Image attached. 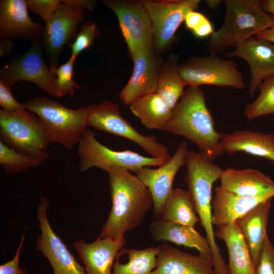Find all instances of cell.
I'll list each match as a JSON object with an SVG mask.
<instances>
[{
	"label": "cell",
	"instance_id": "1",
	"mask_svg": "<svg viewBox=\"0 0 274 274\" xmlns=\"http://www.w3.org/2000/svg\"><path fill=\"white\" fill-rule=\"evenodd\" d=\"M108 173L112 207L98 237L120 240L142 223L153 201L149 190L136 175L122 168Z\"/></svg>",
	"mask_w": 274,
	"mask_h": 274
},
{
	"label": "cell",
	"instance_id": "2",
	"mask_svg": "<svg viewBox=\"0 0 274 274\" xmlns=\"http://www.w3.org/2000/svg\"><path fill=\"white\" fill-rule=\"evenodd\" d=\"M164 131L193 142L200 152L213 160L223 154L220 145L223 133L216 131L212 115L200 87L188 88L172 112Z\"/></svg>",
	"mask_w": 274,
	"mask_h": 274
},
{
	"label": "cell",
	"instance_id": "3",
	"mask_svg": "<svg viewBox=\"0 0 274 274\" xmlns=\"http://www.w3.org/2000/svg\"><path fill=\"white\" fill-rule=\"evenodd\" d=\"M185 164V181L196 214L203 228L211 252L215 274H229L228 266L216 244L212 221V188L220 180L222 169L206 155L189 151Z\"/></svg>",
	"mask_w": 274,
	"mask_h": 274
},
{
	"label": "cell",
	"instance_id": "4",
	"mask_svg": "<svg viewBox=\"0 0 274 274\" xmlns=\"http://www.w3.org/2000/svg\"><path fill=\"white\" fill-rule=\"evenodd\" d=\"M225 4L223 23L208 42L211 54L235 47L274 24V17L263 10L259 1L226 0Z\"/></svg>",
	"mask_w": 274,
	"mask_h": 274
},
{
	"label": "cell",
	"instance_id": "5",
	"mask_svg": "<svg viewBox=\"0 0 274 274\" xmlns=\"http://www.w3.org/2000/svg\"><path fill=\"white\" fill-rule=\"evenodd\" d=\"M23 104L42 121L51 143L72 150L87 129L89 107L71 109L45 96H37Z\"/></svg>",
	"mask_w": 274,
	"mask_h": 274
},
{
	"label": "cell",
	"instance_id": "6",
	"mask_svg": "<svg viewBox=\"0 0 274 274\" xmlns=\"http://www.w3.org/2000/svg\"><path fill=\"white\" fill-rule=\"evenodd\" d=\"M0 141L11 148L41 163L49 156L48 132L38 116L26 109L0 111Z\"/></svg>",
	"mask_w": 274,
	"mask_h": 274
},
{
	"label": "cell",
	"instance_id": "7",
	"mask_svg": "<svg viewBox=\"0 0 274 274\" xmlns=\"http://www.w3.org/2000/svg\"><path fill=\"white\" fill-rule=\"evenodd\" d=\"M78 145L79 168L82 172L95 167L107 173L118 168L135 173L144 167L160 166L166 162L130 150H112L100 143L96 139L95 133L88 128Z\"/></svg>",
	"mask_w": 274,
	"mask_h": 274
},
{
	"label": "cell",
	"instance_id": "8",
	"mask_svg": "<svg viewBox=\"0 0 274 274\" xmlns=\"http://www.w3.org/2000/svg\"><path fill=\"white\" fill-rule=\"evenodd\" d=\"M89 107L88 127L129 140L141 147L151 157L167 161V148L154 135L146 136L138 131L120 114L119 106L107 100Z\"/></svg>",
	"mask_w": 274,
	"mask_h": 274
},
{
	"label": "cell",
	"instance_id": "9",
	"mask_svg": "<svg viewBox=\"0 0 274 274\" xmlns=\"http://www.w3.org/2000/svg\"><path fill=\"white\" fill-rule=\"evenodd\" d=\"M178 70L185 86L188 87L210 85L237 89L245 87L243 76L235 62L217 54L192 57L179 64Z\"/></svg>",
	"mask_w": 274,
	"mask_h": 274
},
{
	"label": "cell",
	"instance_id": "10",
	"mask_svg": "<svg viewBox=\"0 0 274 274\" xmlns=\"http://www.w3.org/2000/svg\"><path fill=\"white\" fill-rule=\"evenodd\" d=\"M43 49L41 37L34 40L23 54L1 67L0 81L11 88L18 81L31 82L49 95L58 97L54 77L46 63Z\"/></svg>",
	"mask_w": 274,
	"mask_h": 274
},
{
	"label": "cell",
	"instance_id": "11",
	"mask_svg": "<svg viewBox=\"0 0 274 274\" xmlns=\"http://www.w3.org/2000/svg\"><path fill=\"white\" fill-rule=\"evenodd\" d=\"M141 3L150 18L153 43L159 51L167 48L175 39L176 32L184 21L187 14L196 10L199 0H142Z\"/></svg>",
	"mask_w": 274,
	"mask_h": 274
},
{
	"label": "cell",
	"instance_id": "12",
	"mask_svg": "<svg viewBox=\"0 0 274 274\" xmlns=\"http://www.w3.org/2000/svg\"><path fill=\"white\" fill-rule=\"evenodd\" d=\"M102 3L116 16L131 56L154 46L151 21L140 1L107 0Z\"/></svg>",
	"mask_w": 274,
	"mask_h": 274
},
{
	"label": "cell",
	"instance_id": "13",
	"mask_svg": "<svg viewBox=\"0 0 274 274\" xmlns=\"http://www.w3.org/2000/svg\"><path fill=\"white\" fill-rule=\"evenodd\" d=\"M84 14V11L74 9L62 2L45 22L41 38L50 69L58 66L62 50L75 39Z\"/></svg>",
	"mask_w": 274,
	"mask_h": 274
},
{
	"label": "cell",
	"instance_id": "14",
	"mask_svg": "<svg viewBox=\"0 0 274 274\" xmlns=\"http://www.w3.org/2000/svg\"><path fill=\"white\" fill-rule=\"evenodd\" d=\"M48 200L42 197L37 211L40 234L36 241V247L48 260L53 274H86L84 267L53 230L49 221Z\"/></svg>",
	"mask_w": 274,
	"mask_h": 274
},
{
	"label": "cell",
	"instance_id": "15",
	"mask_svg": "<svg viewBox=\"0 0 274 274\" xmlns=\"http://www.w3.org/2000/svg\"><path fill=\"white\" fill-rule=\"evenodd\" d=\"M188 152L186 142H182L173 156L157 168L143 167L135 175L149 190L153 201L155 220L160 219L164 204L172 190L175 177L185 164Z\"/></svg>",
	"mask_w": 274,
	"mask_h": 274
},
{
	"label": "cell",
	"instance_id": "16",
	"mask_svg": "<svg viewBox=\"0 0 274 274\" xmlns=\"http://www.w3.org/2000/svg\"><path fill=\"white\" fill-rule=\"evenodd\" d=\"M154 47L141 50L131 56L132 73L119 93L120 99L126 106H129L138 98L156 92L160 70Z\"/></svg>",
	"mask_w": 274,
	"mask_h": 274
},
{
	"label": "cell",
	"instance_id": "17",
	"mask_svg": "<svg viewBox=\"0 0 274 274\" xmlns=\"http://www.w3.org/2000/svg\"><path fill=\"white\" fill-rule=\"evenodd\" d=\"M225 54L230 57L241 58L249 65V93L251 97L265 79L274 75V44L268 41L252 37Z\"/></svg>",
	"mask_w": 274,
	"mask_h": 274
},
{
	"label": "cell",
	"instance_id": "18",
	"mask_svg": "<svg viewBox=\"0 0 274 274\" xmlns=\"http://www.w3.org/2000/svg\"><path fill=\"white\" fill-rule=\"evenodd\" d=\"M44 27L29 17L26 0L0 1V37L10 39L35 40Z\"/></svg>",
	"mask_w": 274,
	"mask_h": 274
},
{
	"label": "cell",
	"instance_id": "19",
	"mask_svg": "<svg viewBox=\"0 0 274 274\" xmlns=\"http://www.w3.org/2000/svg\"><path fill=\"white\" fill-rule=\"evenodd\" d=\"M158 247L156 266L150 274H215L209 256L188 254L165 243Z\"/></svg>",
	"mask_w": 274,
	"mask_h": 274
},
{
	"label": "cell",
	"instance_id": "20",
	"mask_svg": "<svg viewBox=\"0 0 274 274\" xmlns=\"http://www.w3.org/2000/svg\"><path fill=\"white\" fill-rule=\"evenodd\" d=\"M125 243V238L114 240L98 237L90 243L77 240L73 247L83 262L86 274H112L116 256Z\"/></svg>",
	"mask_w": 274,
	"mask_h": 274
},
{
	"label": "cell",
	"instance_id": "21",
	"mask_svg": "<svg viewBox=\"0 0 274 274\" xmlns=\"http://www.w3.org/2000/svg\"><path fill=\"white\" fill-rule=\"evenodd\" d=\"M273 197V194L256 197L241 196L218 186L212 201L213 224L220 226L233 223L258 204Z\"/></svg>",
	"mask_w": 274,
	"mask_h": 274
},
{
	"label": "cell",
	"instance_id": "22",
	"mask_svg": "<svg viewBox=\"0 0 274 274\" xmlns=\"http://www.w3.org/2000/svg\"><path fill=\"white\" fill-rule=\"evenodd\" d=\"M220 180L221 186L238 195L256 197L274 195V180L257 169H223Z\"/></svg>",
	"mask_w": 274,
	"mask_h": 274
},
{
	"label": "cell",
	"instance_id": "23",
	"mask_svg": "<svg viewBox=\"0 0 274 274\" xmlns=\"http://www.w3.org/2000/svg\"><path fill=\"white\" fill-rule=\"evenodd\" d=\"M222 153L243 152L264 158L274 165V134L246 130L223 133L220 142Z\"/></svg>",
	"mask_w": 274,
	"mask_h": 274
},
{
	"label": "cell",
	"instance_id": "24",
	"mask_svg": "<svg viewBox=\"0 0 274 274\" xmlns=\"http://www.w3.org/2000/svg\"><path fill=\"white\" fill-rule=\"evenodd\" d=\"M272 199L262 202L235 223L239 228L255 265L266 237Z\"/></svg>",
	"mask_w": 274,
	"mask_h": 274
},
{
	"label": "cell",
	"instance_id": "25",
	"mask_svg": "<svg viewBox=\"0 0 274 274\" xmlns=\"http://www.w3.org/2000/svg\"><path fill=\"white\" fill-rule=\"evenodd\" d=\"M149 232L156 241H168L177 245L195 248L199 254L209 256L212 259L207 239L196 230L194 227L163 219H156L151 223Z\"/></svg>",
	"mask_w": 274,
	"mask_h": 274
},
{
	"label": "cell",
	"instance_id": "26",
	"mask_svg": "<svg viewBox=\"0 0 274 274\" xmlns=\"http://www.w3.org/2000/svg\"><path fill=\"white\" fill-rule=\"evenodd\" d=\"M215 234L226 246L229 274H256L255 265L248 248L235 222L217 226Z\"/></svg>",
	"mask_w": 274,
	"mask_h": 274
},
{
	"label": "cell",
	"instance_id": "27",
	"mask_svg": "<svg viewBox=\"0 0 274 274\" xmlns=\"http://www.w3.org/2000/svg\"><path fill=\"white\" fill-rule=\"evenodd\" d=\"M129 108L143 125L150 129L164 130L173 112V110L156 92L138 98Z\"/></svg>",
	"mask_w": 274,
	"mask_h": 274
},
{
	"label": "cell",
	"instance_id": "28",
	"mask_svg": "<svg viewBox=\"0 0 274 274\" xmlns=\"http://www.w3.org/2000/svg\"><path fill=\"white\" fill-rule=\"evenodd\" d=\"M160 219L194 227L199 219L188 191L181 188L173 189Z\"/></svg>",
	"mask_w": 274,
	"mask_h": 274
},
{
	"label": "cell",
	"instance_id": "29",
	"mask_svg": "<svg viewBox=\"0 0 274 274\" xmlns=\"http://www.w3.org/2000/svg\"><path fill=\"white\" fill-rule=\"evenodd\" d=\"M178 58L173 56L160 70L156 93L173 110L184 94L185 86L178 70Z\"/></svg>",
	"mask_w": 274,
	"mask_h": 274
},
{
	"label": "cell",
	"instance_id": "30",
	"mask_svg": "<svg viewBox=\"0 0 274 274\" xmlns=\"http://www.w3.org/2000/svg\"><path fill=\"white\" fill-rule=\"evenodd\" d=\"M127 262L122 263L117 256L115 259L112 274H150L157 264L158 247L140 250L124 249Z\"/></svg>",
	"mask_w": 274,
	"mask_h": 274
},
{
	"label": "cell",
	"instance_id": "31",
	"mask_svg": "<svg viewBox=\"0 0 274 274\" xmlns=\"http://www.w3.org/2000/svg\"><path fill=\"white\" fill-rule=\"evenodd\" d=\"M259 94L244 109L249 120L269 114L274 115V75L265 79L259 85Z\"/></svg>",
	"mask_w": 274,
	"mask_h": 274
},
{
	"label": "cell",
	"instance_id": "32",
	"mask_svg": "<svg viewBox=\"0 0 274 274\" xmlns=\"http://www.w3.org/2000/svg\"><path fill=\"white\" fill-rule=\"evenodd\" d=\"M39 161L15 150L0 141V164L8 174L16 175L40 166Z\"/></svg>",
	"mask_w": 274,
	"mask_h": 274
},
{
	"label": "cell",
	"instance_id": "33",
	"mask_svg": "<svg viewBox=\"0 0 274 274\" xmlns=\"http://www.w3.org/2000/svg\"><path fill=\"white\" fill-rule=\"evenodd\" d=\"M76 59L70 56L63 64L51 69L54 77V84L58 97L66 95L73 96L75 94V91L80 88V86L73 78Z\"/></svg>",
	"mask_w": 274,
	"mask_h": 274
},
{
	"label": "cell",
	"instance_id": "34",
	"mask_svg": "<svg viewBox=\"0 0 274 274\" xmlns=\"http://www.w3.org/2000/svg\"><path fill=\"white\" fill-rule=\"evenodd\" d=\"M99 34V30L94 22L84 23L73 42L68 46L71 50V57L76 59L80 54L92 46Z\"/></svg>",
	"mask_w": 274,
	"mask_h": 274
},
{
	"label": "cell",
	"instance_id": "35",
	"mask_svg": "<svg viewBox=\"0 0 274 274\" xmlns=\"http://www.w3.org/2000/svg\"><path fill=\"white\" fill-rule=\"evenodd\" d=\"M184 22L186 27L198 38L211 37L215 31L213 25L208 17L196 10L188 12Z\"/></svg>",
	"mask_w": 274,
	"mask_h": 274
},
{
	"label": "cell",
	"instance_id": "36",
	"mask_svg": "<svg viewBox=\"0 0 274 274\" xmlns=\"http://www.w3.org/2000/svg\"><path fill=\"white\" fill-rule=\"evenodd\" d=\"M255 267L256 274H274V247L268 236Z\"/></svg>",
	"mask_w": 274,
	"mask_h": 274
},
{
	"label": "cell",
	"instance_id": "37",
	"mask_svg": "<svg viewBox=\"0 0 274 274\" xmlns=\"http://www.w3.org/2000/svg\"><path fill=\"white\" fill-rule=\"evenodd\" d=\"M28 9L46 22L62 3L59 0H26Z\"/></svg>",
	"mask_w": 274,
	"mask_h": 274
},
{
	"label": "cell",
	"instance_id": "38",
	"mask_svg": "<svg viewBox=\"0 0 274 274\" xmlns=\"http://www.w3.org/2000/svg\"><path fill=\"white\" fill-rule=\"evenodd\" d=\"M0 106L3 110L15 112L25 109L24 104L19 102L13 96L11 88L0 81Z\"/></svg>",
	"mask_w": 274,
	"mask_h": 274
},
{
	"label": "cell",
	"instance_id": "39",
	"mask_svg": "<svg viewBox=\"0 0 274 274\" xmlns=\"http://www.w3.org/2000/svg\"><path fill=\"white\" fill-rule=\"evenodd\" d=\"M25 235H22L16 252L13 258L0 266V274H27L25 269L21 268L19 266L20 255Z\"/></svg>",
	"mask_w": 274,
	"mask_h": 274
},
{
	"label": "cell",
	"instance_id": "40",
	"mask_svg": "<svg viewBox=\"0 0 274 274\" xmlns=\"http://www.w3.org/2000/svg\"><path fill=\"white\" fill-rule=\"evenodd\" d=\"M62 3L74 9L85 11L93 10L96 6V1L91 0H63Z\"/></svg>",
	"mask_w": 274,
	"mask_h": 274
},
{
	"label": "cell",
	"instance_id": "41",
	"mask_svg": "<svg viewBox=\"0 0 274 274\" xmlns=\"http://www.w3.org/2000/svg\"><path fill=\"white\" fill-rule=\"evenodd\" d=\"M12 40L7 38H1L0 57H4L9 55L13 48Z\"/></svg>",
	"mask_w": 274,
	"mask_h": 274
},
{
	"label": "cell",
	"instance_id": "42",
	"mask_svg": "<svg viewBox=\"0 0 274 274\" xmlns=\"http://www.w3.org/2000/svg\"><path fill=\"white\" fill-rule=\"evenodd\" d=\"M255 37L264 40L274 44V24L270 27L259 33Z\"/></svg>",
	"mask_w": 274,
	"mask_h": 274
},
{
	"label": "cell",
	"instance_id": "43",
	"mask_svg": "<svg viewBox=\"0 0 274 274\" xmlns=\"http://www.w3.org/2000/svg\"><path fill=\"white\" fill-rule=\"evenodd\" d=\"M261 8L268 14H274V0L259 1Z\"/></svg>",
	"mask_w": 274,
	"mask_h": 274
},
{
	"label": "cell",
	"instance_id": "44",
	"mask_svg": "<svg viewBox=\"0 0 274 274\" xmlns=\"http://www.w3.org/2000/svg\"><path fill=\"white\" fill-rule=\"evenodd\" d=\"M221 2V1L218 0H209L206 1L207 5L212 9H215L218 7Z\"/></svg>",
	"mask_w": 274,
	"mask_h": 274
}]
</instances>
